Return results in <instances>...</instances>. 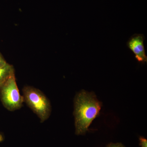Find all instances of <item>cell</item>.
Masks as SVG:
<instances>
[{
    "label": "cell",
    "instance_id": "obj_1",
    "mask_svg": "<svg viewBox=\"0 0 147 147\" xmlns=\"http://www.w3.org/2000/svg\"><path fill=\"white\" fill-rule=\"evenodd\" d=\"M74 102L75 134L85 135L92 122L99 114L102 103L94 93L85 90L76 95Z\"/></svg>",
    "mask_w": 147,
    "mask_h": 147
},
{
    "label": "cell",
    "instance_id": "obj_2",
    "mask_svg": "<svg viewBox=\"0 0 147 147\" xmlns=\"http://www.w3.org/2000/svg\"><path fill=\"white\" fill-rule=\"evenodd\" d=\"M24 102L43 123L49 118L52 111L50 100L38 89L26 86L23 89Z\"/></svg>",
    "mask_w": 147,
    "mask_h": 147
},
{
    "label": "cell",
    "instance_id": "obj_3",
    "mask_svg": "<svg viewBox=\"0 0 147 147\" xmlns=\"http://www.w3.org/2000/svg\"><path fill=\"white\" fill-rule=\"evenodd\" d=\"M0 98L3 106L9 111H14L22 107L24 97L19 92L15 74L0 86Z\"/></svg>",
    "mask_w": 147,
    "mask_h": 147
},
{
    "label": "cell",
    "instance_id": "obj_4",
    "mask_svg": "<svg viewBox=\"0 0 147 147\" xmlns=\"http://www.w3.org/2000/svg\"><path fill=\"white\" fill-rule=\"evenodd\" d=\"M145 39L144 34H135L130 37L127 42V46L134 53L137 61L143 64L147 62L144 45Z\"/></svg>",
    "mask_w": 147,
    "mask_h": 147
},
{
    "label": "cell",
    "instance_id": "obj_5",
    "mask_svg": "<svg viewBox=\"0 0 147 147\" xmlns=\"http://www.w3.org/2000/svg\"><path fill=\"white\" fill-rule=\"evenodd\" d=\"M15 74L13 66L8 63L0 67V86L2 85L10 76Z\"/></svg>",
    "mask_w": 147,
    "mask_h": 147
},
{
    "label": "cell",
    "instance_id": "obj_6",
    "mask_svg": "<svg viewBox=\"0 0 147 147\" xmlns=\"http://www.w3.org/2000/svg\"><path fill=\"white\" fill-rule=\"evenodd\" d=\"M139 146L141 147H147V140L143 137H140L139 138Z\"/></svg>",
    "mask_w": 147,
    "mask_h": 147
},
{
    "label": "cell",
    "instance_id": "obj_7",
    "mask_svg": "<svg viewBox=\"0 0 147 147\" xmlns=\"http://www.w3.org/2000/svg\"><path fill=\"white\" fill-rule=\"evenodd\" d=\"M106 147H125L123 144L121 143H113L108 144Z\"/></svg>",
    "mask_w": 147,
    "mask_h": 147
},
{
    "label": "cell",
    "instance_id": "obj_8",
    "mask_svg": "<svg viewBox=\"0 0 147 147\" xmlns=\"http://www.w3.org/2000/svg\"><path fill=\"white\" fill-rule=\"evenodd\" d=\"M7 63L5 59L3 57L2 54L0 53V67L5 65Z\"/></svg>",
    "mask_w": 147,
    "mask_h": 147
},
{
    "label": "cell",
    "instance_id": "obj_9",
    "mask_svg": "<svg viewBox=\"0 0 147 147\" xmlns=\"http://www.w3.org/2000/svg\"><path fill=\"white\" fill-rule=\"evenodd\" d=\"M4 140V137L2 134L0 133V142H3Z\"/></svg>",
    "mask_w": 147,
    "mask_h": 147
}]
</instances>
